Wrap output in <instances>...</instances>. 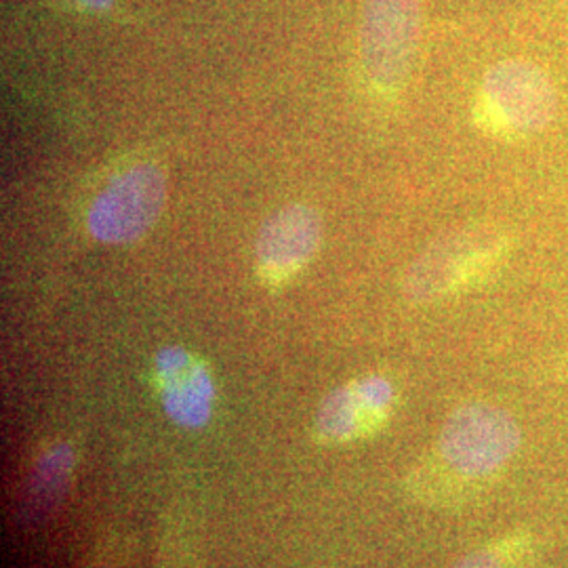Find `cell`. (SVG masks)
I'll use <instances>...</instances> for the list:
<instances>
[{
  "instance_id": "1",
  "label": "cell",
  "mask_w": 568,
  "mask_h": 568,
  "mask_svg": "<svg viewBox=\"0 0 568 568\" xmlns=\"http://www.w3.org/2000/svg\"><path fill=\"white\" fill-rule=\"evenodd\" d=\"M520 422L504 406H457L405 480L406 495L429 508H464L508 474L523 448Z\"/></svg>"
},
{
  "instance_id": "2",
  "label": "cell",
  "mask_w": 568,
  "mask_h": 568,
  "mask_svg": "<svg viewBox=\"0 0 568 568\" xmlns=\"http://www.w3.org/2000/svg\"><path fill=\"white\" fill-rule=\"evenodd\" d=\"M511 248L499 225L474 224L443 234L406 267L403 295L413 305H429L483 283L506 262Z\"/></svg>"
},
{
  "instance_id": "3",
  "label": "cell",
  "mask_w": 568,
  "mask_h": 568,
  "mask_svg": "<svg viewBox=\"0 0 568 568\" xmlns=\"http://www.w3.org/2000/svg\"><path fill=\"white\" fill-rule=\"evenodd\" d=\"M558 93L537 63L504 60L490 65L476 95V121L495 138L527 140L548 129Z\"/></svg>"
},
{
  "instance_id": "4",
  "label": "cell",
  "mask_w": 568,
  "mask_h": 568,
  "mask_svg": "<svg viewBox=\"0 0 568 568\" xmlns=\"http://www.w3.org/2000/svg\"><path fill=\"white\" fill-rule=\"evenodd\" d=\"M419 37V0H365L358 47L368 81L382 91H398L410 77Z\"/></svg>"
},
{
  "instance_id": "5",
  "label": "cell",
  "mask_w": 568,
  "mask_h": 568,
  "mask_svg": "<svg viewBox=\"0 0 568 568\" xmlns=\"http://www.w3.org/2000/svg\"><path fill=\"white\" fill-rule=\"evenodd\" d=\"M166 182L156 164H135L119 173L100 192L89 211V232L108 244H129L159 222Z\"/></svg>"
},
{
  "instance_id": "6",
  "label": "cell",
  "mask_w": 568,
  "mask_h": 568,
  "mask_svg": "<svg viewBox=\"0 0 568 568\" xmlns=\"http://www.w3.org/2000/svg\"><path fill=\"white\" fill-rule=\"evenodd\" d=\"M396 406V387L384 375L337 387L316 413L314 436L321 445H345L377 434Z\"/></svg>"
},
{
  "instance_id": "7",
  "label": "cell",
  "mask_w": 568,
  "mask_h": 568,
  "mask_svg": "<svg viewBox=\"0 0 568 568\" xmlns=\"http://www.w3.org/2000/svg\"><path fill=\"white\" fill-rule=\"evenodd\" d=\"M323 224L314 209L291 204L276 211L260 230L257 267L265 283L281 284L295 276L316 255Z\"/></svg>"
},
{
  "instance_id": "8",
  "label": "cell",
  "mask_w": 568,
  "mask_h": 568,
  "mask_svg": "<svg viewBox=\"0 0 568 568\" xmlns=\"http://www.w3.org/2000/svg\"><path fill=\"white\" fill-rule=\"evenodd\" d=\"M156 382L166 413L182 426L201 427L213 413L215 387L209 368L180 347L159 354Z\"/></svg>"
},
{
  "instance_id": "9",
  "label": "cell",
  "mask_w": 568,
  "mask_h": 568,
  "mask_svg": "<svg viewBox=\"0 0 568 568\" xmlns=\"http://www.w3.org/2000/svg\"><path fill=\"white\" fill-rule=\"evenodd\" d=\"M535 556V537L527 530H514L471 549L450 568H528Z\"/></svg>"
},
{
  "instance_id": "10",
  "label": "cell",
  "mask_w": 568,
  "mask_h": 568,
  "mask_svg": "<svg viewBox=\"0 0 568 568\" xmlns=\"http://www.w3.org/2000/svg\"><path fill=\"white\" fill-rule=\"evenodd\" d=\"M70 466H72V450L68 447L49 448L39 462V467L32 476V495L34 501L51 504L53 497L61 495V488L65 487L68 476H70Z\"/></svg>"
},
{
  "instance_id": "11",
  "label": "cell",
  "mask_w": 568,
  "mask_h": 568,
  "mask_svg": "<svg viewBox=\"0 0 568 568\" xmlns=\"http://www.w3.org/2000/svg\"><path fill=\"white\" fill-rule=\"evenodd\" d=\"M74 2H79L81 7L91 11H108L114 4V0H74Z\"/></svg>"
}]
</instances>
